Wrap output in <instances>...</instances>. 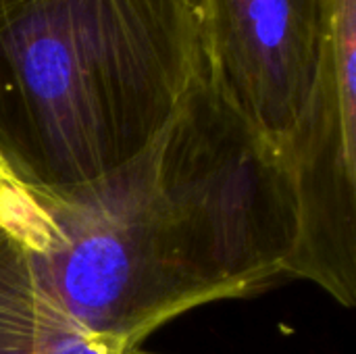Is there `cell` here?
Listing matches in <instances>:
<instances>
[{
	"mask_svg": "<svg viewBox=\"0 0 356 354\" xmlns=\"http://www.w3.org/2000/svg\"><path fill=\"white\" fill-rule=\"evenodd\" d=\"M209 86L280 152L332 75V0H196Z\"/></svg>",
	"mask_w": 356,
	"mask_h": 354,
	"instance_id": "cell-3",
	"label": "cell"
},
{
	"mask_svg": "<svg viewBox=\"0 0 356 354\" xmlns=\"http://www.w3.org/2000/svg\"><path fill=\"white\" fill-rule=\"evenodd\" d=\"M0 354H156L81 325L54 296L33 255L0 230Z\"/></svg>",
	"mask_w": 356,
	"mask_h": 354,
	"instance_id": "cell-5",
	"label": "cell"
},
{
	"mask_svg": "<svg viewBox=\"0 0 356 354\" xmlns=\"http://www.w3.org/2000/svg\"><path fill=\"white\" fill-rule=\"evenodd\" d=\"M0 230L21 242L31 255L46 250L50 219L33 192L13 171L0 152Z\"/></svg>",
	"mask_w": 356,
	"mask_h": 354,
	"instance_id": "cell-6",
	"label": "cell"
},
{
	"mask_svg": "<svg viewBox=\"0 0 356 354\" xmlns=\"http://www.w3.org/2000/svg\"><path fill=\"white\" fill-rule=\"evenodd\" d=\"M200 77L196 0H25L0 17V152L33 194L88 184Z\"/></svg>",
	"mask_w": 356,
	"mask_h": 354,
	"instance_id": "cell-2",
	"label": "cell"
},
{
	"mask_svg": "<svg viewBox=\"0 0 356 354\" xmlns=\"http://www.w3.org/2000/svg\"><path fill=\"white\" fill-rule=\"evenodd\" d=\"M33 196L50 219L33 255L48 288L81 325L129 348L192 309L267 290L294 248L286 159L204 69L129 161Z\"/></svg>",
	"mask_w": 356,
	"mask_h": 354,
	"instance_id": "cell-1",
	"label": "cell"
},
{
	"mask_svg": "<svg viewBox=\"0 0 356 354\" xmlns=\"http://www.w3.org/2000/svg\"><path fill=\"white\" fill-rule=\"evenodd\" d=\"M21 2H25V0H0V17L4 13H8L10 8H15L17 4H21Z\"/></svg>",
	"mask_w": 356,
	"mask_h": 354,
	"instance_id": "cell-7",
	"label": "cell"
},
{
	"mask_svg": "<svg viewBox=\"0 0 356 354\" xmlns=\"http://www.w3.org/2000/svg\"><path fill=\"white\" fill-rule=\"evenodd\" d=\"M296 209L286 275L309 280L346 309L356 305V86L334 69L288 138Z\"/></svg>",
	"mask_w": 356,
	"mask_h": 354,
	"instance_id": "cell-4",
	"label": "cell"
}]
</instances>
